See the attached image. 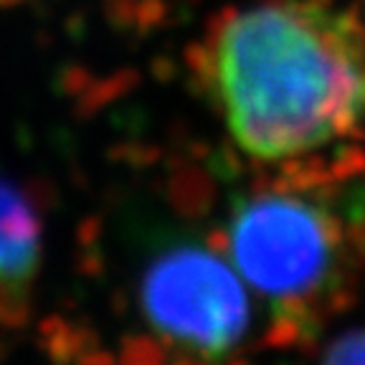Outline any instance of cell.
I'll use <instances>...</instances> for the list:
<instances>
[{"label":"cell","instance_id":"5","mask_svg":"<svg viewBox=\"0 0 365 365\" xmlns=\"http://www.w3.org/2000/svg\"><path fill=\"white\" fill-rule=\"evenodd\" d=\"M325 358L335 360V363H365V330L342 335L340 340L332 342Z\"/></svg>","mask_w":365,"mask_h":365},{"label":"cell","instance_id":"4","mask_svg":"<svg viewBox=\"0 0 365 365\" xmlns=\"http://www.w3.org/2000/svg\"><path fill=\"white\" fill-rule=\"evenodd\" d=\"M41 264V221L16 182L0 175V292L21 297Z\"/></svg>","mask_w":365,"mask_h":365},{"label":"cell","instance_id":"2","mask_svg":"<svg viewBox=\"0 0 365 365\" xmlns=\"http://www.w3.org/2000/svg\"><path fill=\"white\" fill-rule=\"evenodd\" d=\"M143 317L168 345L221 358L244 340L251 304L239 272L198 244H168L140 279Z\"/></svg>","mask_w":365,"mask_h":365},{"label":"cell","instance_id":"1","mask_svg":"<svg viewBox=\"0 0 365 365\" xmlns=\"http://www.w3.org/2000/svg\"><path fill=\"white\" fill-rule=\"evenodd\" d=\"M213 84L244 153H312L365 120V31L307 0L249 8L218 34Z\"/></svg>","mask_w":365,"mask_h":365},{"label":"cell","instance_id":"3","mask_svg":"<svg viewBox=\"0 0 365 365\" xmlns=\"http://www.w3.org/2000/svg\"><path fill=\"white\" fill-rule=\"evenodd\" d=\"M236 272L272 302L292 304L317 294L337 259L335 223L299 195H257L228 226Z\"/></svg>","mask_w":365,"mask_h":365}]
</instances>
